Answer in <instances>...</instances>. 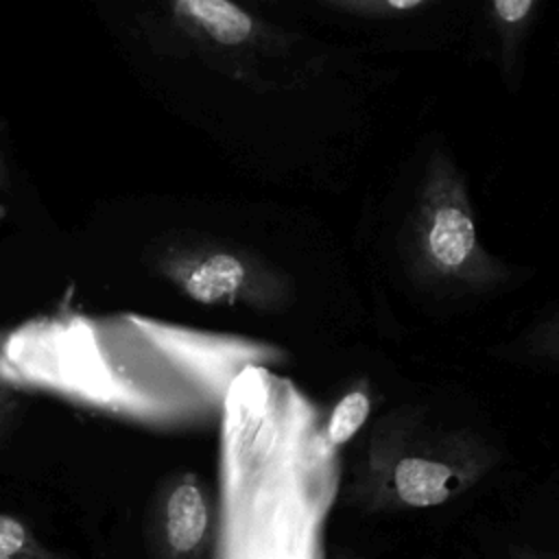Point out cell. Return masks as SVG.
<instances>
[{"label": "cell", "mask_w": 559, "mask_h": 559, "mask_svg": "<svg viewBox=\"0 0 559 559\" xmlns=\"http://www.w3.org/2000/svg\"><path fill=\"white\" fill-rule=\"evenodd\" d=\"M400 245L408 277L428 288L483 290L509 277L483 247L465 177L441 148L424 166Z\"/></svg>", "instance_id": "cell-1"}, {"label": "cell", "mask_w": 559, "mask_h": 559, "mask_svg": "<svg viewBox=\"0 0 559 559\" xmlns=\"http://www.w3.org/2000/svg\"><path fill=\"white\" fill-rule=\"evenodd\" d=\"M146 269L181 297L210 308H277L293 277L262 255L194 234H166L144 249Z\"/></svg>", "instance_id": "cell-2"}, {"label": "cell", "mask_w": 559, "mask_h": 559, "mask_svg": "<svg viewBox=\"0 0 559 559\" xmlns=\"http://www.w3.org/2000/svg\"><path fill=\"white\" fill-rule=\"evenodd\" d=\"M157 7L192 52L236 79H247L249 63L280 46V35L234 0H157Z\"/></svg>", "instance_id": "cell-3"}, {"label": "cell", "mask_w": 559, "mask_h": 559, "mask_svg": "<svg viewBox=\"0 0 559 559\" xmlns=\"http://www.w3.org/2000/svg\"><path fill=\"white\" fill-rule=\"evenodd\" d=\"M210 526V511L203 489L194 478L175 480L155 509V535L170 559H188L203 544Z\"/></svg>", "instance_id": "cell-4"}, {"label": "cell", "mask_w": 559, "mask_h": 559, "mask_svg": "<svg viewBox=\"0 0 559 559\" xmlns=\"http://www.w3.org/2000/svg\"><path fill=\"white\" fill-rule=\"evenodd\" d=\"M456 483V472L432 459L406 456L393 469V487L411 507H435L445 502Z\"/></svg>", "instance_id": "cell-5"}, {"label": "cell", "mask_w": 559, "mask_h": 559, "mask_svg": "<svg viewBox=\"0 0 559 559\" xmlns=\"http://www.w3.org/2000/svg\"><path fill=\"white\" fill-rule=\"evenodd\" d=\"M537 4L539 0H489L491 26L500 44L502 63H513Z\"/></svg>", "instance_id": "cell-6"}, {"label": "cell", "mask_w": 559, "mask_h": 559, "mask_svg": "<svg viewBox=\"0 0 559 559\" xmlns=\"http://www.w3.org/2000/svg\"><path fill=\"white\" fill-rule=\"evenodd\" d=\"M0 559H68L48 548L17 515L0 511Z\"/></svg>", "instance_id": "cell-7"}, {"label": "cell", "mask_w": 559, "mask_h": 559, "mask_svg": "<svg viewBox=\"0 0 559 559\" xmlns=\"http://www.w3.org/2000/svg\"><path fill=\"white\" fill-rule=\"evenodd\" d=\"M367 415H369V397L362 391H352L343 395L330 415L328 441L332 445H341L349 441L362 428Z\"/></svg>", "instance_id": "cell-8"}, {"label": "cell", "mask_w": 559, "mask_h": 559, "mask_svg": "<svg viewBox=\"0 0 559 559\" xmlns=\"http://www.w3.org/2000/svg\"><path fill=\"white\" fill-rule=\"evenodd\" d=\"M317 2L321 7L341 11V13L365 15V17H384V15H397V13H408V11L421 9L424 4H430L435 0H317Z\"/></svg>", "instance_id": "cell-9"}, {"label": "cell", "mask_w": 559, "mask_h": 559, "mask_svg": "<svg viewBox=\"0 0 559 559\" xmlns=\"http://www.w3.org/2000/svg\"><path fill=\"white\" fill-rule=\"evenodd\" d=\"M15 411H17V400L13 391L0 382V432L9 426Z\"/></svg>", "instance_id": "cell-10"}, {"label": "cell", "mask_w": 559, "mask_h": 559, "mask_svg": "<svg viewBox=\"0 0 559 559\" xmlns=\"http://www.w3.org/2000/svg\"><path fill=\"white\" fill-rule=\"evenodd\" d=\"M11 190V170H9V162L7 155L0 146V194H7Z\"/></svg>", "instance_id": "cell-11"}, {"label": "cell", "mask_w": 559, "mask_h": 559, "mask_svg": "<svg viewBox=\"0 0 559 559\" xmlns=\"http://www.w3.org/2000/svg\"><path fill=\"white\" fill-rule=\"evenodd\" d=\"M544 343L548 345H555L559 347V317L546 325V332H544Z\"/></svg>", "instance_id": "cell-12"}]
</instances>
